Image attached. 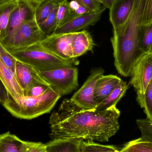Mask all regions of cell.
I'll return each mask as SVG.
<instances>
[{
    "label": "cell",
    "mask_w": 152,
    "mask_h": 152,
    "mask_svg": "<svg viewBox=\"0 0 152 152\" xmlns=\"http://www.w3.org/2000/svg\"><path fill=\"white\" fill-rule=\"evenodd\" d=\"M120 111L116 106L106 110H82L65 99L50 118L53 139L76 138L106 142L119 129Z\"/></svg>",
    "instance_id": "6da1fadb"
},
{
    "label": "cell",
    "mask_w": 152,
    "mask_h": 152,
    "mask_svg": "<svg viewBox=\"0 0 152 152\" xmlns=\"http://www.w3.org/2000/svg\"><path fill=\"white\" fill-rule=\"evenodd\" d=\"M146 0H135L133 12L128 21L119 28L113 29L111 38L114 65L118 73L130 77L133 66L144 55L139 46L140 26Z\"/></svg>",
    "instance_id": "7a4b0ae2"
},
{
    "label": "cell",
    "mask_w": 152,
    "mask_h": 152,
    "mask_svg": "<svg viewBox=\"0 0 152 152\" xmlns=\"http://www.w3.org/2000/svg\"><path fill=\"white\" fill-rule=\"evenodd\" d=\"M61 96L50 87L40 96H24L18 103L9 95L8 99L2 104L14 117L31 120L50 113Z\"/></svg>",
    "instance_id": "3957f363"
},
{
    "label": "cell",
    "mask_w": 152,
    "mask_h": 152,
    "mask_svg": "<svg viewBox=\"0 0 152 152\" xmlns=\"http://www.w3.org/2000/svg\"><path fill=\"white\" fill-rule=\"evenodd\" d=\"M11 53L18 60L42 71L75 66L80 63L77 58L65 60L56 56L44 48L40 43Z\"/></svg>",
    "instance_id": "277c9868"
},
{
    "label": "cell",
    "mask_w": 152,
    "mask_h": 152,
    "mask_svg": "<svg viewBox=\"0 0 152 152\" xmlns=\"http://www.w3.org/2000/svg\"><path fill=\"white\" fill-rule=\"evenodd\" d=\"M45 37L35 15L34 18L22 24L9 39L1 43L11 53L40 43Z\"/></svg>",
    "instance_id": "5b68a950"
},
{
    "label": "cell",
    "mask_w": 152,
    "mask_h": 152,
    "mask_svg": "<svg viewBox=\"0 0 152 152\" xmlns=\"http://www.w3.org/2000/svg\"><path fill=\"white\" fill-rule=\"evenodd\" d=\"M38 70L41 77L60 96L69 94L79 86L76 67H66L50 70Z\"/></svg>",
    "instance_id": "8992f818"
},
{
    "label": "cell",
    "mask_w": 152,
    "mask_h": 152,
    "mask_svg": "<svg viewBox=\"0 0 152 152\" xmlns=\"http://www.w3.org/2000/svg\"><path fill=\"white\" fill-rule=\"evenodd\" d=\"M130 77L129 83L136 92L138 104L143 108L145 92L152 81V54H145L136 62Z\"/></svg>",
    "instance_id": "52a82bcc"
},
{
    "label": "cell",
    "mask_w": 152,
    "mask_h": 152,
    "mask_svg": "<svg viewBox=\"0 0 152 152\" xmlns=\"http://www.w3.org/2000/svg\"><path fill=\"white\" fill-rule=\"evenodd\" d=\"M104 73L102 68L92 69L83 86L70 98L71 102L82 110H96V104L94 98L95 87L97 80Z\"/></svg>",
    "instance_id": "ba28073f"
},
{
    "label": "cell",
    "mask_w": 152,
    "mask_h": 152,
    "mask_svg": "<svg viewBox=\"0 0 152 152\" xmlns=\"http://www.w3.org/2000/svg\"><path fill=\"white\" fill-rule=\"evenodd\" d=\"M76 33L52 34L45 37L40 42L45 49L65 60L74 58L72 43Z\"/></svg>",
    "instance_id": "9c48e42d"
},
{
    "label": "cell",
    "mask_w": 152,
    "mask_h": 152,
    "mask_svg": "<svg viewBox=\"0 0 152 152\" xmlns=\"http://www.w3.org/2000/svg\"><path fill=\"white\" fill-rule=\"evenodd\" d=\"M15 75L19 84L24 91V95L35 85H49L40 75L38 69L18 60L16 62Z\"/></svg>",
    "instance_id": "30bf717a"
},
{
    "label": "cell",
    "mask_w": 152,
    "mask_h": 152,
    "mask_svg": "<svg viewBox=\"0 0 152 152\" xmlns=\"http://www.w3.org/2000/svg\"><path fill=\"white\" fill-rule=\"evenodd\" d=\"M106 9L103 7L98 11L76 16L70 21L60 27L53 34L76 33L84 30L88 26H94L100 20Z\"/></svg>",
    "instance_id": "8fae6325"
},
{
    "label": "cell",
    "mask_w": 152,
    "mask_h": 152,
    "mask_svg": "<svg viewBox=\"0 0 152 152\" xmlns=\"http://www.w3.org/2000/svg\"><path fill=\"white\" fill-rule=\"evenodd\" d=\"M35 15V11L29 4L19 0L11 14L6 37L3 42L9 39L22 24L34 18Z\"/></svg>",
    "instance_id": "7c38bea8"
},
{
    "label": "cell",
    "mask_w": 152,
    "mask_h": 152,
    "mask_svg": "<svg viewBox=\"0 0 152 152\" xmlns=\"http://www.w3.org/2000/svg\"><path fill=\"white\" fill-rule=\"evenodd\" d=\"M135 0H115L110 9V20L113 29L123 26L131 17Z\"/></svg>",
    "instance_id": "4fadbf2b"
},
{
    "label": "cell",
    "mask_w": 152,
    "mask_h": 152,
    "mask_svg": "<svg viewBox=\"0 0 152 152\" xmlns=\"http://www.w3.org/2000/svg\"><path fill=\"white\" fill-rule=\"evenodd\" d=\"M0 81L5 88L7 93L13 100L18 102L24 96V91L19 84L15 74L6 66L0 59Z\"/></svg>",
    "instance_id": "5bb4252c"
},
{
    "label": "cell",
    "mask_w": 152,
    "mask_h": 152,
    "mask_svg": "<svg viewBox=\"0 0 152 152\" xmlns=\"http://www.w3.org/2000/svg\"><path fill=\"white\" fill-rule=\"evenodd\" d=\"M121 79L116 75H103L96 82L94 98L96 105L105 99L118 85Z\"/></svg>",
    "instance_id": "9a60e30c"
},
{
    "label": "cell",
    "mask_w": 152,
    "mask_h": 152,
    "mask_svg": "<svg viewBox=\"0 0 152 152\" xmlns=\"http://www.w3.org/2000/svg\"><path fill=\"white\" fill-rule=\"evenodd\" d=\"M94 45L93 38L88 31L84 29L77 32L72 43L73 58H78L92 51Z\"/></svg>",
    "instance_id": "2e32d148"
},
{
    "label": "cell",
    "mask_w": 152,
    "mask_h": 152,
    "mask_svg": "<svg viewBox=\"0 0 152 152\" xmlns=\"http://www.w3.org/2000/svg\"><path fill=\"white\" fill-rule=\"evenodd\" d=\"M82 139H53L46 144V152H80Z\"/></svg>",
    "instance_id": "e0dca14e"
},
{
    "label": "cell",
    "mask_w": 152,
    "mask_h": 152,
    "mask_svg": "<svg viewBox=\"0 0 152 152\" xmlns=\"http://www.w3.org/2000/svg\"><path fill=\"white\" fill-rule=\"evenodd\" d=\"M26 142L10 132L0 134V152H25Z\"/></svg>",
    "instance_id": "ac0fdd59"
},
{
    "label": "cell",
    "mask_w": 152,
    "mask_h": 152,
    "mask_svg": "<svg viewBox=\"0 0 152 152\" xmlns=\"http://www.w3.org/2000/svg\"><path fill=\"white\" fill-rule=\"evenodd\" d=\"M128 88L126 82L121 80L114 90L102 101L97 104L96 110H106L113 106H116L120 100L124 96Z\"/></svg>",
    "instance_id": "d6986e66"
},
{
    "label": "cell",
    "mask_w": 152,
    "mask_h": 152,
    "mask_svg": "<svg viewBox=\"0 0 152 152\" xmlns=\"http://www.w3.org/2000/svg\"><path fill=\"white\" fill-rule=\"evenodd\" d=\"M19 0H13L0 6V42L6 37L7 28L12 12L17 6Z\"/></svg>",
    "instance_id": "ffe728a7"
},
{
    "label": "cell",
    "mask_w": 152,
    "mask_h": 152,
    "mask_svg": "<svg viewBox=\"0 0 152 152\" xmlns=\"http://www.w3.org/2000/svg\"><path fill=\"white\" fill-rule=\"evenodd\" d=\"M139 46L145 54H152V21L141 24L139 30Z\"/></svg>",
    "instance_id": "44dd1931"
},
{
    "label": "cell",
    "mask_w": 152,
    "mask_h": 152,
    "mask_svg": "<svg viewBox=\"0 0 152 152\" xmlns=\"http://www.w3.org/2000/svg\"><path fill=\"white\" fill-rule=\"evenodd\" d=\"M74 18L75 17L69 8L68 0L59 3L57 12V26L55 30Z\"/></svg>",
    "instance_id": "7402d4cb"
},
{
    "label": "cell",
    "mask_w": 152,
    "mask_h": 152,
    "mask_svg": "<svg viewBox=\"0 0 152 152\" xmlns=\"http://www.w3.org/2000/svg\"><path fill=\"white\" fill-rule=\"evenodd\" d=\"M80 152H120V151L113 145H104L94 141L82 140L80 143Z\"/></svg>",
    "instance_id": "603a6c76"
},
{
    "label": "cell",
    "mask_w": 152,
    "mask_h": 152,
    "mask_svg": "<svg viewBox=\"0 0 152 152\" xmlns=\"http://www.w3.org/2000/svg\"><path fill=\"white\" fill-rule=\"evenodd\" d=\"M120 152H152V143L139 138L127 143Z\"/></svg>",
    "instance_id": "cb8c5ba5"
},
{
    "label": "cell",
    "mask_w": 152,
    "mask_h": 152,
    "mask_svg": "<svg viewBox=\"0 0 152 152\" xmlns=\"http://www.w3.org/2000/svg\"><path fill=\"white\" fill-rule=\"evenodd\" d=\"M58 6L44 20L38 23L41 30L46 36L53 33L57 26V12Z\"/></svg>",
    "instance_id": "d4e9b609"
},
{
    "label": "cell",
    "mask_w": 152,
    "mask_h": 152,
    "mask_svg": "<svg viewBox=\"0 0 152 152\" xmlns=\"http://www.w3.org/2000/svg\"><path fill=\"white\" fill-rule=\"evenodd\" d=\"M58 5L50 0H45L42 3L35 12V18L37 23L46 19Z\"/></svg>",
    "instance_id": "484cf974"
},
{
    "label": "cell",
    "mask_w": 152,
    "mask_h": 152,
    "mask_svg": "<svg viewBox=\"0 0 152 152\" xmlns=\"http://www.w3.org/2000/svg\"><path fill=\"white\" fill-rule=\"evenodd\" d=\"M137 125L141 132L140 137L144 141L152 143V120L149 119H138Z\"/></svg>",
    "instance_id": "4316f807"
},
{
    "label": "cell",
    "mask_w": 152,
    "mask_h": 152,
    "mask_svg": "<svg viewBox=\"0 0 152 152\" xmlns=\"http://www.w3.org/2000/svg\"><path fill=\"white\" fill-rule=\"evenodd\" d=\"M0 59L15 74L16 62L17 60L16 58L9 52L0 42Z\"/></svg>",
    "instance_id": "83f0119b"
},
{
    "label": "cell",
    "mask_w": 152,
    "mask_h": 152,
    "mask_svg": "<svg viewBox=\"0 0 152 152\" xmlns=\"http://www.w3.org/2000/svg\"><path fill=\"white\" fill-rule=\"evenodd\" d=\"M143 109L147 118L152 120V82L149 85L145 92Z\"/></svg>",
    "instance_id": "f1b7e54d"
},
{
    "label": "cell",
    "mask_w": 152,
    "mask_h": 152,
    "mask_svg": "<svg viewBox=\"0 0 152 152\" xmlns=\"http://www.w3.org/2000/svg\"><path fill=\"white\" fill-rule=\"evenodd\" d=\"M69 5L75 17L92 12L78 0H71L69 1Z\"/></svg>",
    "instance_id": "f546056e"
},
{
    "label": "cell",
    "mask_w": 152,
    "mask_h": 152,
    "mask_svg": "<svg viewBox=\"0 0 152 152\" xmlns=\"http://www.w3.org/2000/svg\"><path fill=\"white\" fill-rule=\"evenodd\" d=\"M49 85L38 84L31 88L26 94L24 96L36 97L42 95L44 94L50 88Z\"/></svg>",
    "instance_id": "4dcf8cb0"
},
{
    "label": "cell",
    "mask_w": 152,
    "mask_h": 152,
    "mask_svg": "<svg viewBox=\"0 0 152 152\" xmlns=\"http://www.w3.org/2000/svg\"><path fill=\"white\" fill-rule=\"evenodd\" d=\"M91 12H96L103 8L102 4L98 0H78Z\"/></svg>",
    "instance_id": "1f68e13d"
},
{
    "label": "cell",
    "mask_w": 152,
    "mask_h": 152,
    "mask_svg": "<svg viewBox=\"0 0 152 152\" xmlns=\"http://www.w3.org/2000/svg\"><path fill=\"white\" fill-rule=\"evenodd\" d=\"M152 21V0H146L142 18V24H147Z\"/></svg>",
    "instance_id": "d6a6232c"
},
{
    "label": "cell",
    "mask_w": 152,
    "mask_h": 152,
    "mask_svg": "<svg viewBox=\"0 0 152 152\" xmlns=\"http://www.w3.org/2000/svg\"><path fill=\"white\" fill-rule=\"evenodd\" d=\"M25 152H46V144L41 142H26Z\"/></svg>",
    "instance_id": "836d02e7"
},
{
    "label": "cell",
    "mask_w": 152,
    "mask_h": 152,
    "mask_svg": "<svg viewBox=\"0 0 152 152\" xmlns=\"http://www.w3.org/2000/svg\"><path fill=\"white\" fill-rule=\"evenodd\" d=\"M8 96L9 94L3 85L0 83V103L3 104L8 99Z\"/></svg>",
    "instance_id": "e575fe53"
},
{
    "label": "cell",
    "mask_w": 152,
    "mask_h": 152,
    "mask_svg": "<svg viewBox=\"0 0 152 152\" xmlns=\"http://www.w3.org/2000/svg\"><path fill=\"white\" fill-rule=\"evenodd\" d=\"M29 4L35 11H36L39 5L45 0H21Z\"/></svg>",
    "instance_id": "d590c367"
},
{
    "label": "cell",
    "mask_w": 152,
    "mask_h": 152,
    "mask_svg": "<svg viewBox=\"0 0 152 152\" xmlns=\"http://www.w3.org/2000/svg\"><path fill=\"white\" fill-rule=\"evenodd\" d=\"M103 7L110 10L115 0H100Z\"/></svg>",
    "instance_id": "8d00e7d4"
},
{
    "label": "cell",
    "mask_w": 152,
    "mask_h": 152,
    "mask_svg": "<svg viewBox=\"0 0 152 152\" xmlns=\"http://www.w3.org/2000/svg\"><path fill=\"white\" fill-rule=\"evenodd\" d=\"M13 0H0V6Z\"/></svg>",
    "instance_id": "74e56055"
},
{
    "label": "cell",
    "mask_w": 152,
    "mask_h": 152,
    "mask_svg": "<svg viewBox=\"0 0 152 152\" xmlns=\"http://www.w3.org/2000/svg\"><path fill=\"white\" fill-rule=\"evenodd\" d=\"M50 1H52L55 3L58 4L60 3L61 2L63 1H65V0H50Z\"/></svg>",
    "instance_id": "f35d334b"
},
{
    "label": "cell",
    "mask_w": 152,
    "mask_h": 152,
    "mask_svg": "<svg viewBox=\"0 0 152 152\" xmlns=\"http://www.w3.org/2000/svg\"><path fill=\"white\" fill-rule=\"evenodd\" d=\"M98 1H100L101 2V1H100V0H98Z\"/></svg>",
    "instance_id": "ab89813d"
},
{
    "label": "cell",
    "mask_w": 152,
    "mask_h": 152,
    "mask_svg": "<svg viewBox=\"0 0 152 152\" xmlns=\"http://www.w3.org/2000/svg\"></svg>",
    "instance_id": "60d3db41"
},
{
    "label": "cell",
    "mask_w": 152,
    "mask_h": 152,
    "mask_svg": "<svg viewBox=\"0 0 152 152\" xmlns=\"http://www.w3.org/2000/svg\"><path fill=\"white\" fill-rule=\"evenodd\" d=\"M0 104H1V103H0Z\"/></svg>",
    "instance_id": "b9f144b4"
}]
</instances>
